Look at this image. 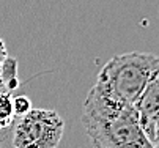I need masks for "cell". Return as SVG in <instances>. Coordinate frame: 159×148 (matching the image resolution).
<instances>
[{
    "label": "cell",
    "instance_id": "1",
    "mask_svg": "<svg viewBox=\"0 0 159 148\" xmlns=\"http://www.w3.org/2000/svg\"><path fill=\"white\" fill-rule=\"evenodd\" d=\"M93 148H154L135 105L118 102L92 87L80 115Z\"/></svg>",
    "mask_w": 159,
    "mask_h": 148
},
{
    "label": "cell",
    "instance_id": "2",
    "mask_svg": "<svg viewBox=\"0 0 159 148\" xmlns=\"http://www.w3.org/2000/svg\"><path fill=\"white\" fill-rule=\"evenodd\" d=\"M159 57L148 52H128L112 57L101 68L95 88L118 102L135 105Z\"/></svg>",
    "mask_w": 159,
    "mask_h": 148
},
{
    "label": "cell",
    "instance_id": "3",
    "mask_svg": "<svg viewBox=\"0 0 159 148\" xmlns=\"http://www.w3.org/2000/svg\"><path fill=\"white\" fill-rule=\"evenodd\" d=\"M14 118L13 148H58L65 132V120L57 110L30 107Z\"/></svg>",
    "mask_w": 159,
    "mask_h": 148
},
{
    "label": "cell",
    "instance_id": "4",
    "mask_svg": "<svg viewBox=\"0 0 159 148\" xmlns=\"http://www.w3.org/2000/svg\"><path fill=\"white\" fill-rule=\"evenodd\" d=\"M135 109L139 112L142 128L145 129L147 136H150L156 121L159 120V65L150 76L137 104H135Z\"/></svg>",
    "mask_w": 159,
    "mask_h": 148
},
{
    "label": "cell",
    "instance_id": "5",
    "mask_svg": "<svg viewBox=\"0 0 159 148\" xmlns=\"http://www.w3.org/2000/svg\"><path fill=\"white\" fill-rule=\"evenodd\" d=\"M16 117L14 105H13V96L10 92L0 93V129L8 126Z\"/></svg>",
    "mask_w": 159,
    "mask_h": 148
},
{
    "label": "cell",
    "instance_id": "6",
    "mask_svg": "<svg viewBox=\"0 0 159 148\" xmlns=\"http://www.w3.org/2000/svg\"><path fill=\"white\" fill-rule=\"evenodd\" d=\"M13 105H14L16 115H20L32 107V102L27 96H17V98H13Z\"/></svg>",
    "mask_w": 159,
    "mask_h": 148
},
{
    "label": "cell",
    "instance_id": "7",
    "mask_svg": "<svg viewBox=\"0 0 159 148\" xmlns=\"http://www.w3.org/2000/svg\"><path fill=\"white\" fill-rule=\"evenodd\" d=\"M150 140L153 142V145H154V148H159V120L156 121V124H154V128H153V131L150 132Z\"/></svg>",
    "mask_w": 159,
    "mask_h": 148
},
{
    "label": "cell",
    "instance_id": "8",
    "mask_svg": "<svg viewBox=\"0 0 159 148\" xmlns=\"http://www.w3.org/2000/svg\"><path fill=\"white\" fill-rule=\"evenodd\" d=\"M7 58H8V52H7V47H5V43H3L2 36H0V70L3 68Z\"/></svg>",
    "mask_w": 159,
    "mask_h": 148
}]
</instances>
